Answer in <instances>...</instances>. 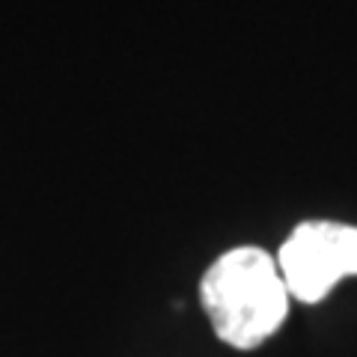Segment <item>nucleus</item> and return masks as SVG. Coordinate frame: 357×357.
Segmentation results:
<instances>
[{"label":"nucleus","mask_w":357,"mask_h":357,"mask_svg":"<svg viewBox=\"0 0 357 357\" xmlns=\"http://www.w3.org/2000/svg\"><path fill=\"white\" fill-rule=\"evenodd\" d=\"M199 301L218 337L250 351L280 331L292 295L277 256L262 248H236L211 262L199 283Z\"/></svg>","instance_id":"1"},{"label":"nucleus","mask_w":357,"mask_h":357,"mask_svg":"<svg viewBox=\"0 0 357 357\" xmlns=\"http://www.w3.org/2000/svg\"><path fill=\"white\" fill-rule=\"evenodd\" d=\"M289 295L319 304L345 277H357V227L340 220L298 223L277 253Z\"/></svg>","instance_id":"2"}]
</instances>
